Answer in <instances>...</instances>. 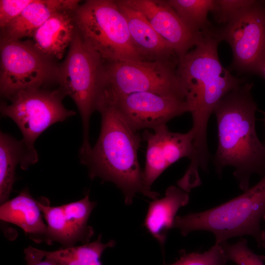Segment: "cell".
Listing matches in <instances>:
<instances>
[{
  "label": "cell",
  "instance_id": "obj_18",
  "mask_svg": "<svg viewBox=\"0 0 265 265\" xmlns=\"http://www.w3.org/2000/svg\"><path fill=\"white\" fill-rule=\"evenodd\" d=\"M42 215L37 200L27 188L0 207L1 220L18 226L37 243L46 240L47 226Z\"/></svg>",
  "mask_w": 265,
  "mask_h": 265
},
{
  "label": "cell",
  "instance_id": "obj_3",
  "mask_svg": "<svg viewBox=\"0 0 265 265\" xmlns=\"http://www.w3.org/2000/svg\"><path fill=\"white\" fill-rule=\"evenodd\" d=\"M221 42L216 28L200 32L197 41L178 58L176 72L191 114L193 144L206 146L209 118L219 101L233 89L245 82L233 75L221 63L218 45Z\"/></svg>",
  "mask_w": 265,
  "mask_h": 265
},
{
  "label": "cell",
  "instance_id": "obj_2",
  "mask_svg": "<svg viewBox=\"0 0 265 265\" xmlns=\"http://www.w3.org/2000/svg\"><path fill=\"white\" fill-rule=\"evenodd\" d=\"M96 110L101 115L99 138L91 149L79 153L80 162L88 169L92 179L110 182L122 192L127 205L136 194L156 199L159 194L148 189L138 159L141 137L122 117L114 104L106 98L99 99Z\"/></svg>",
  "mask_w": 265,
  "mask_h": 265
},
{
  "label": "cell",
  "instance_id": "obj_16",
  "mask_svg": "<svg viewBox=\"0 0 265 265\" xmlns=\"http://www.w3.org/2000/svg\"><path fill=\"white\" fill-rule=\"evenodd\" d=\"M74 10L56 12L35 31L32 37L35 47L54 60L62 58L74 37L77 29Z\"/></svg>",
  "mask_w": 265,
  "mask_h": 265
},
{
  "label": "cell",
  "instance_id": "obj_22",
  "mask_svg": "<svg viewBox=\"0 0 265 265\" xmlns=\"http://www.w3.org/2000/svg\"><path fill=\"white\" fill-rule=\"evenodd\" d=\"M182 22L192 33L207 30L212 26L208 15L212 12L215 0H167Z\"/></svg>",
  "mask_w": 265,
  "mask_h": 265
},
{
  "label": "cell",
  "instance_id": "obj_25",
  "mask_svg": "<svg viewBox=\"0 0 265 265\" xmlns=\"http://www.w3.org/2000/svg\"><path fill=\"white\" fill-rule=\"evenodd\" d=\"M252 0H215L212 13L216 21L226 24L234 15L241 10L254 4Z\"/></svg>",
  "mask_w": 265,
  "mask_h": 265
},
{
  "label": "cell",
  "instance_id": "obj_1",
  "mask_svg": "<svg viewBox=\"0 0 265 265\" xmlns=\"http://www.w3.org/2000/svg\"><path fill=\"white\" fill-rule=\"evenodd\" d=\"M253 83L245 82L233 89L217 104L213 113L217 126L218 144L213 162L220 176L226 167L239 188H249L251 176L265 175V144L256 130L257 105L251 92Z\"/></svg>",
  "mask_w": 265,
  "mask_h": 265
},
{
  "label": "cell",
  "instance_id": "obj_7",
  "mask_svg": "<svg viewBox=\"0 0 265 265\" xmlns=\"http://www.w3.org/2000/svg\"><path fill=\"white\" fill-rule=\"evenodd\" d=\"M177 64L161 61L105 62L101 95L114 97L150 92L186 99L177 74Z\"/></svg>",
  "mask_w": 265,
  "mask_h": 265
},
{
  "label": "cell",
  "instance_id": "obj_6",
  "mask_svg": "<svg viewBox=\"0 0 265 265\" xmlns=\"http://www.w3.org/2000/svg\"><path fill=\"white\" fill-rule=\"evenodd\" d=\"M104 63L77 29L65 59L59 65L57 83L65 95L74 101L80 112L83 128L80 152L92 147L89 122L101 95Z\"/></svg>",
  "mask_w": 265,
  "mask_h": 265
},
{
  "label": "cell",
  "instance_id": "obj_19",
  "mask_svg": "<svg viewBox=\"0 0 265 265\" xmlns=\"http://www.w3.org/2000/svg\"><path fill=\"white\" fill-rule=\"evenodd\" d=\"M189 201L188 192L178 186H170L163 198L150 203L144 225L161 247L164 245L168 232L174 227L178 210Z\"/></svg>",
  "mask_w": 265,
  "mask_h": 265
},
{
  "label": "cell",
  "instance_id": "obj_8",
  "mask_svg": "<svg viewBox=\"0 0 265 265\" xmlns=\"http://www.w3.org/2000/svg\"><path fill=\"white\" fill-rule=\"evenodd\" d=\"M0 92L5 99L20 90L57 82L59 65L32 41L0 38Z\"/></svg>",
  "mask_w": 265,
  "mask_h": 265
},
{
  "label": "cell",
  "instance_id": "obj_30",
  "mask_svg": "<svg viewBox=\"0 0 265 265\" xmlns=\"http://www.w3.org/2000/svg\"><path fill=\"white\" fill-rule=\"evenodd\" d=\"M262 112L264 114V121L265 122V111H262Z\"/></svg>",
  "mask_w": 265,
  "mask_h": 265
},
{
  "label": "cell",
  "instance_id": "obj_28",
  "mask_svg": "<svg viewBox=\"0 0 265 265\" xmlns=\"http://www.w3.org/2000/svg\"><path fill=\"white\" fill-rule=\"evenodd\" d=\"M263 219L264 220H265V214L263 217ZM261 244L263 243V242H265V230H263L262 231V238H261ZM260 244V245H261ZM260 247V246H259Z\"/></svg>",
  "mask_w": 265,
  "mask_h": 265
},
{
  "label": "cell",
  "instance_id": "obj_29",
  "mask_svg": "<svg viewBox=\"0 0 265 265\" xmlns=\"http://www.w3.org/2000/svg\"><path fill=\"white\" fill-rule=\"evenodd\" d=\"M265 78V61L264 64L263 71H262V75Z\"/></svg>",
  "mask_w": 265,
  "mask_h": 265
},
{
  "label": "cell",
  "instance_id": "obj_12",
  "mask_svg": "<svg viewBox=\"0 0 265 265\" xmlns=\"http://www.w3.org/2000/svg\"><path fill=\"white\" fill-rule=\"evenodd\" d=\"M37 200L47 223V243L56 241L69 247L79 242H89L94 231L88 221L96 204L90 200L88 193L80 200L58 206H51L45 197Z\"/></svg>",
  "mask_w": 265,
  "mask_h": 265
},
{
  "label": "cell",
  "instance_id": "obj_23",
  "mask_svg": "<svg viewBox=\"0 0 265 265\" xmlns=\"http://www.w3.org/2000/svg\"><path fill=\"white\" fill-rule=\"evenodd\" d=\"M219 244L228 261L233 262L236 265H265V256L254 253L244 238H240L234 243L226 241Z\"/></svg>",
  "mask_w": 265,
  "mask_h": 265
},
{
  "label": "cell",
  "instance_id": "obj_9",
  "mask_svg": "<svg viewBox=\"0 0 265 265\" xmlns=\"http://www.w3.org/2000/svg\"><path fill=\"white\" fill-rule=\"evenodd\" d=\"M65 96L59 88L20 90L5 98L6 101L1 104L0 112L17 124L28 149L35 150L34 142L45 130L76 114L64 106Z\"/></svg>",
  "mask_w": 265,
  "mask_h": 265
},
{
  "label": "cell",
  "instance_id": "obj_5",
  "mask_svg": "<svg viewBox=\"0 0 265 265\" xmlns=\"http://www.w3.org/2000/svg\"><path fill=\"white\" fill-rule=\"evenodd\" d=\"M74 16L84 42L105 62L144 61L116 0H86L74 10Z\"/></svg>",
  "mask_w": 265,
  "mask_h": 265
},
{
  "label": "cell",
  "instance_id": "obj_20",
  "mask_svg": "<svg viewBox=\"0 0 265 265\" xmlns=\"http://www.w3.org/2000/svg\"><path fill=\"white\" fill-rule=\"evenodd\" d=\"M38 159L36 150H29L23 140L0 133V203L9 200L15 181V170L18 164L26 170Z\"/></svg>",
  "mask_w": 265,
  "mask_h": 265
},
{
  "label": "cell",
  "instance_id": "obj_21",
  "mask_svg": "<svg viewBox=\"0 0 265 265\" xmlns=\"http://www.w3.org/2000/svg\"><path fill=\"white\" fill-rule=\"evenodd\" d=\"M115 245L113 239L103 243L100 235L97 240L91 243L62 247L53 251L43 250V252L45 257L52 260L56 265H103L101 258L103 252Z\"/></svg>",
  "mask_w": 265,
  "mask_h": 265
},
{
  "label": "cell",
  "instance_id": "obj_26",
  "mask_svg": "<svg viewBox=\"0 0 265 265\" xmlns=\"http://www.w3.org/2000/svg\"><path fill=\"white\" fill-rule=\"evenodd\" d=\"M33 0H0V27L3 28L17 18Z\"/></svg>",
  "mask_w": 265,
  "mask_h": 265
},
{
  "label": "cell",
  "instance_id": "obj_31",
  "mask_svg": "<svg viewBox=\"0 0 265 265\" xmlns=\"http://www.w3.org/2000/svg\"></svg>",
  "mask_w": 265,
  "mask_h": 265
},
{
  "label": "cell",
  "instance_id": "obj_17",
  "mask_svg": "<svg viewBox=\"0 0 265 265\" xmlns=\"http://www.w3.org/2000/svg\"><path fill=\"white\" fill-rule=\"evenodd\" d=\"M78 0H33L15 19L0 29V38L32 37L35 31L56 12L75 10Z\"/></svg>",
  "mask_w": 265,
  "mask_h": 265
},
{
  "label": "cell",
  "instance_id": "obj_10",
  "mask_svg": "<svg viewBox=\"0 0 265 265\" xmlns=\"http://www.w3.org/2000/svg\"><path fill=\"white\" fill-rule=\"evenodd\" d=\"M220 41L227 42L233 53V67L239 73L262 75L265 61V9L256 2L216 29Z\"/></svg>",
  "mask_w": 265,
  "mask_h": 265
},
{
  "label": "cell",
  "instance_id": "obj_27",
  "mask_svg": "<svg viewBox=\"0 0 265 265\" xmlns=\"http://www.w3.org/2000/svg\"><path fill=\"white\" fill-rule=\"evenodd\" d=\"M26 265H56L51 259L45 257L43 250L29 246L24 250Z\"/></svg>",
  "mask_w": 265,
  "mask_h": 265
},
{
  "label": "cell",
  "instance_id": "obj_24",
  "mask_svg": "<svg viewBox=\"0 0 265 265\" xmlns=\"http://www.w3.org/2000/svg\"><path fill=\"white\" fill-rule=\"evenodd\" d=\"M181 255L176 262L165 265H226L228 262L220 244H214L203 253L182 251Z\"/></svg>",
  "mask_w": 265,
  "mask_h": 265
},
{
  "label": "cell",
  "instance_id": "obj_15",
  "mask_svg": "<svg viewBox=\"0 0 265 265\" xmlns=\"http://www.w3.org/2000/svg\"><path fill=\"white\" fill-rule=\"evenodd\" d=\"M119 10L125 18L132 44L145 61L178 62V57L172 47L154 29L139 11L116 0Z\"/></svg>",
  "mask_w": 265,
  "mask_h": 265
},
{
  "label": "cell",
  "instance_id": "obj_4",
  "mask_svg": "<svg viewBox=\"0 0 265 265\" xmlns=\"http://www.w3.org/2000/svg\"><path fill=\"white\" fill-rule=\"evenodd\" d=\"M265 214V175L243 193L218 206L176 217L174 227L181 235L205 231L212 233L215 243L244 236L253 237L260 246L261 222Z\"/></svg>",
  "mask_w": 265,
  "mask_h": 265
},
{
  "label": "cell",
  "instance_id": "obj_13",
  "mask_svg": "<svg viewBox=\"0 0 265 265\" xmlns=\"http://www.w3.org/2000/svg\"><path fill=\"white\" fill-rule=\"evenodd\" d=\"M152 130H146L142 134L147 142L143 181L149 190L166 168L183 158L190 159L193 153V134L190 130L186 133L172 132L166 125Z\"/></svg>",
  "mask_w": 265,
  "mask_h": 265
},
{
  "label": "cell",
  "instance_id": "obj_11",
  "mask_svg": "<svg viewBox=\"0 0 265 265\" xmlns=\"http://www.w3.org/2000/svg\"><path fill=\"white\" fill-rule=\"evenodd\" d=\"M101 96L111 101L129 127L135 132L152 129L173 118L189 112L184 97L142 92L110 97Z\"/></svg>",
  "mask_w": 265,
  "mask_h": 265
},
{
  "label": "cell",
  "instance_id": "obj_14",
  "mask_svg": "<svg viewBox=\"0 0 265 265\" xmlns=\"http://www.w3.org/2000/svg\"><path fill=\"white\" fill-rule=\"evenodd\" d=\"M141 12L157 32L172 47L178 58L193 48L199 33L191 32L167 0H121Z\"/></svg>",
  "mask_w": 265,
  "mask_h": 265
}]
</instances>
